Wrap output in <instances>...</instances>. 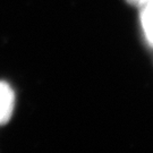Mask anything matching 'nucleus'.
<instances>
[{"instance_id": "1", "label": "nucleus", "mask_w": 153, "mask_h": 153, "mask_svg": "<svg viewBox=\"0 0 153 153\" xmlns=\"http://www.w3.org/2000/svg\"><path fill=\"white\" fill-rule=\"evenodd\" d=\"M15 107V94L9 84L0 82V125L7 124L13 116Z\"/></svg>"}, {"instance_id": "2", "label": "nucleus", "mask_w": 153, "mask_h": 153, "mask_svg": "<svg viewBox=\"0 0 153 153\" xmlns=\"http://www.w3.org/2000/svg\"><path fill=\"white\" fill-rule=\"evenodd\" d=\"M141 24L146 42L153 48V4L141 8Z\"/></svg>"}, {"instance_id": "3", "label": "nucleus", "mask_w": 153, "mask_h": 153, "mask_svg": "<svg viewBox=\"0 0 153 153\" xmlns=\"http://www.w3.org/2000/svg\"><path fill=\"white\" fill-rule=\"evenodd\" d=\"M131 5L133 6H136L138 8H143L145 6L149 5H152L153 4V0H127Z\"/></svg>"}]
</instances>
